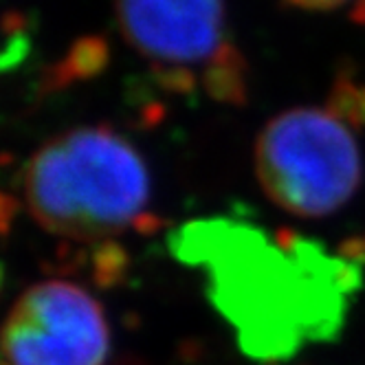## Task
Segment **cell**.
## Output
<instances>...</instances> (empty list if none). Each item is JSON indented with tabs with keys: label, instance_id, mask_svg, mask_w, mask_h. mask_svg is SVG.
I'll return each instance as SVG.
<instances>
[{
	"label": "cell",
	"instance_id": "obj_1",
	"mask_svg": "<svg viewBox=\"0 0 365 365\" xmlns=\"http://www.w3.org/2000/svg\"><path fill=\"white\" fill-rule=\"evenodd\" d=\"M22 190L38 225L91 242L113 238L143 218L150 174L143 156L115 130L82 125L34 152Z\"/></svg>",
	"mask_w": 365,
	"mask_h": 365
},
{
	"label": "cell",
	"instance_id": "obj_2",
	"mask_svg": "<svg viewBox=\"0 0 365 365\" xmlns=\"http://www.w3.org/2000/svg\"><path fill=\"white\" fill-rule=\"evenodd\" d=\"M255 176L286 214L324 218L356 194L363 152L346 106H299L273 117L253 150Z\"/></svg>",
	"mask_w": 365,
	"mask_h": 365
},
{
	"label": "cell",
	"instance_id": "obj_3",
	"mask_svg": "<svg viewBox=\"0 0 365 365\" xmlns=\"http://www.w3.org/2000/svg\"><path fill=\"white\" fill-rule=\"evenodd\" d=\"M117 22L128 44L187 82L198 80L212 97L233 101L242 93V71L218 3H121Z\"/></svg>",
	"mask_w": 365,
	"mask_h": 365
},
{
	"label": "cell",
	"instance_id": "obj_4",
	"mask_svg": "<svg viewBox=\"0 0 365 365\" xmlns=\"http://www.w3.org/2000/svg\"><path fill=\"white\" fill-rule=\"evenodd\" d=\"M108 348L97 299L60 279L24 291L0 328V365H103Z\"/></svg>",
	"mask_w": 365,
	"mask_h": 365
}]
</instances>
